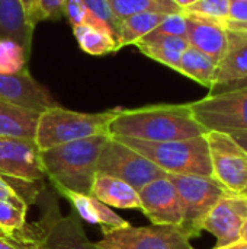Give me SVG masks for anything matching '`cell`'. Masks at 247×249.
Returning <instances> with one entry per match:
<instances>
[{"label":"cell","mask_w":247,"mask_h":249,"mask_svg":"<svg viewBox=\"0 0 247 249\" xmlns=\"http://www.w3.org/2000/svg\"><path fill=\"white\" fill-rule=\"evenodd\" d=\"M83 4L96 16L99 18L112 32L115 39L118 41V34H119V20L115 18L112 13V9L108 3V0H82Z\"/></svg>","instance_id":"obj_30"},{"label":"cell","mask_w":247,"mask_h":249,"mask_svg":"<svg viewBox=\"0 0 247 249\" xmlns=\"http://www.w3.org/2000/svg\"><path fill=\"white\" fill-rule=\"evenodd\" d=\"M38 244L42 249H99L90 242L76 214L60 216L58 209L47 210L42 220L35 225Z\"/></svg>","instance_id":"obj_11"},{"label":"cell","mask_w":247,"mask_h":249,"mask_svg":"<svg viewBox=\"0 0 247 249\" xmlns=\"http://www.w3.org/2000/svg\"><path fill=\"white\" fill-rule=\"evenodd\" d=\"M0 102L44 112L60 107L51 93L26 70L16 74H0Z\"/></svg>","instance_id":"obj_14"},{"label":"cell","mask_w":247,"mask_h":249,"mask_svg":"<svg viewBox=\"0 0 247 249\" xmlns=\"http://www.w3.org/2000/svg\"><path fill=\"white\" fill-rule=\"evenodd\" d=\"M108 3L119 22L140 12H157L165 15L183 13V10L173 3V0H108Z\"/></svg>","instance_id":"obj_25"},{"label":"cell","mask_w":247,"mask_h":249,"mask_svg":"<svg viewBox=\"0 0 247 249\" xmlns=\"http://www.w3.org/2000/svg\"><path fill=\"white\" fill-rule=\"evenodd\" d=\"M67 0H38V10L41 20L44 19H61L66 16Z\"/></svg>","instance_id":"obj_32"},{"label":"cell","mask_w":247,"mask_h":249,"mask_svg":"<svg viewBox=\"0 0 247 249\" xmlns=\"http://www.w3.org/2000/svg\"><path fill=\"white\" fill-rule=\"evenodd\" d=\"M115 114L116 109L99 114L76 112L61 107L47 109L39 115L35 143L39 150H47L76 140L109 134V125Z\"/></svg>","instance_id":"obj_4"},{"label":"cell","mask_w":247,"mask_h":249,"mask_svg":"<svg viewBox=\"0 0 247 249\" xmlns=\"http://www.w3.org/2000/svg\"><path fill=\"white\" fill-rule=\"evenodd\" d=\"M239 241L242 242H247V219L245 220L242 229H240V235H239Z\"/></svg>","instance_id":"obj_40"},{"label":"cell","mask_w":247,"mask_h":249,"mask_svg":"<svg viewBox=\"0 0 247 249\" xmlns=\"http://www.w3.org/2000/svg\"><path fill=\"white\" fill-rule=\"evenodd\" d=\"M165 13L157 12H140L134 13L119 22L118 45L119 48L134 45L137 41L153 32L166 18Z\"/></svg>","instance_id":"obj_23"},{"label":"cell","mask_w":247,"mask_h":249,"mask_svg":"<svg viewBox=\"0 0 247 249\" xmlns=\"http://www.w3.org/2000/svg\"><path fill=\"white\" fill-rule=\"evenodd\" d=\"M96 174L125 181L137 191L154 179L167 177L165 171H162L147 158L128 147L127 144L118 142L112 136L109 137L99 156Z\"/></svg>","instance_id":"obj_7"},{"label":"cell","mask_w":247,"mask_h":249,"mask_svg":"<svg viewBox=\"0 0 247 249\" xmlns=\"http://www.w3.org/2000/svg\"><path fill=\"white\" fill-rule=\"evenodd\" d=\"M38 182H25L19 179H12L0 174V201H7L19 209L26 210L35 198L36 190L31 187Z\"/></svg>","instance_id":"obj_26"},{"label":"cell","mask_w":247,"mask_h":249,"mask_svg":"<svg viewBox=\"0 0 247 249\" xmlns=\"http://www.w3.org/2000/svg\"><path fill=\"white\" fill-rule=\"evenodd\" d=\"M230 0H197L194 4L183 9V13L198 15L208 19L224 20L229 18Z\"/></svg>","instance_id":"obj_28"},{"label":"cell","mask_w":247,"mask_h":249,"mask_svg":"<svg viewBox=\"0 0 247 249\" xmlns=\"http://www.w3.org/2000/svg\"><path fill=\"white\" fill-rule=\"evenodd\" d=\"M195 1H197V0H173V3H175V4H178L182 10H183V9H186L188 6L194 4Z\"/></svg>","instance_id":"obj_39"},{"label":"cell","mask_w":247,"mask_h":249,"mask_svg":"<svg viewBox=\"0 0 247 249\" xmlns=\"http://www.w3.org/2000/svg\"><path fill=\"white\" fill-rule=\"evenodd\" d=\"M39 112L0 102V137H23L35 140Z\"/></svg>","instance_id":"obj_21"},{"label":"cell","mask_w":247,"mask_h":249,"mask_svg":"<svg viewBox=\"0 0 247 249\" xmlns=\"http://www.w3.org/2000/svg\"><path fill=\"white\" fill-rule=\"evenodd\" d=\"M247 219V198L229 191L211 209L202 223V231L215 236L217 245L224 247L239 241L240 229Z\"/></svg>","instance_id":"obj_12"},{"label":"cell","mask_w":247,"mask_h":249,"mask_svg":"<svg viewBox=\"0 0 247 249\" xmlns=\"http://www.w3.org/2000/svg\"><path fill=\"white\" fill-rule=\"evenodd\" d=\"M0 238H9V236H6V235H3V233H0Z\"/></svg>","instance_id":"obj_42"},{"label":"cell","mask_w":247,"mask_h":249,"mask_svg":"<svg viewBox=\"0 0 247 249\" xmlns=\"http://www.w3.org/2000/svg\"><path fill=\"white\" fill-rule=\"evenodd\" d=\"M20 3L32 25H36L38 22H41L39 10H38V0H20Z\"/></svg>","instance_id":"obj_35"},{"label":"cell","mask_w":247,"mask_h":249,"mask_svg":"<svg viewBox=\"0 0 247 249\" xmlns=\"http://www.w3.org/2000/svg\"><path fill=\"white\" fill-rule=\"evenodd\" d=\"M227 19L237 20V22H247V0H230Z\"/></svg>","instance_id":"obj_33"},{"label":"cell","mask_w":247,"mask_h":249,"mask_svg":"<svg viewBox=\"0 0 247 249\" xmlns=\"http://www.w3.org/2000/svg\"><path fill=\"white\" fill-rule=\"evenodd\" d=\"M58 193L63 194L71 203L76 213L83 220H86L90 225H99L103 233L119 229V228H125L130 225L127 220L119 217L111 207H108L106 204H103L102 201H99L96 197L90 194H79V193H73L67 190H63Z\"/></svg>","instance_id":"obj_17"},{"label":"cell","mask_w":247,"mask_h":249,"mask_svg":"<svg viewBox=\"0 0 247 249\" xmlns=\"http://www.w3.org/2000/svg\"><path fill=\"white\" fill-rule=\"evenodd\" d=\"M188 18L186 39L191 47L220 61L227 50V29L220 20L185 13Z\"/></svg>","instance_id":"obj_16"},{"label":"cell","mask_w":247,"mask_h":249,"mask_svg":"<svg viewBox=\"0 0 247 249\" xmlns=\"http://www.w3.org/2000/svg\"><path fill=\"white\" fill-rule=\"evenodd\" d=\"M99 249H195L189 236L176 226H125L103 233Z\"/></svg>","instance_id":"obj_8"},{"label":"cell","mask_w":247,"mask_h":249,"mask_svg":"<svg viewBox=\"0 0 247 249\" xmlns=\"http://www.w3.org/2000/svg\"><path fill=\"white\" fill-rule=\"evenodd\" d=\"M141 212L156 226H176L182 225V207L175 185L166 178H159L140 191Z\"/></svg>","instance_id":"obj_13"},{"label":"cell","mask_w":247,"mask_h":249,"mask_svg":"<svg viewBox=\"0 0 247 249\" xmlns=\"http://www.w3.org/2000/svg\"><path fill=\"white\" fill-rule=\"evenodd\" d=\"M218 63L220 61H217L215 58L189 45L181 57L178 71L195 80L197 83L211 89L217 76Z\"/></svg>","instance_id":"obj_22"},{"label":"cell","mask_w":247,"mask_h":249,"mask_svg":"<svg viewBox=\"0 0 247 249\" xmlns=\"http://www.w3.org/2000/svg\"><path fill=\"white\" fill-rule=\"evenodd\" d=\"M0 249H42L38 244V238L33 242L16 241L12 238H0Z\"/></svg>","instance_id":"obj_34"},{"label":"cell","mask_w":247,"mask_h":249,"mask_svg":"<svg viewBox=\"0 0 247 249\" xmlns=\"http://www.w3.org/2000/svg\"><path fill=\"white\" fill-rule=\"evenodd\" d=\"M111 134L93 136L41 150L45 177L57 191L90 194L99 156Z\"/></svg>","instance_id":"obj_2"},{"label":"cell","mask_w":247,"mask_h":249,"mask_svg":"<svg viewBox=\"0 0 247 249\" xmlns=\"http://www.w3.org/2000/svg\"><path fill=\"white\" fill-rule=\"evenodd\" d=\"M240 194H242V196H245V197L247 198V182H246V185H245V188H243V191H242Z\"/></svg>","instance_id":"obj_41"},{"label":"cell","mask_w":247,"mask_h":249,"mask_svg":"<svg viewBox=\"0 0 247 249\" xmlns=\"http://www.w3.org/2000/svg\"><path fill=\"white\" fill-rule=\"evenodd\" d=\"M0 174L25 182H41L45 171L35 140L0 137Z\"/></svg>","instance_id":"obj_10"},{"label":"cell","mask_w":247,"mask_h":249,"mask_svg":"<svg viewBox=\"0 0 247 249\" xmlns=\"http://www.w3.org/2000/svg\"><path fill=\"white\" fill-rule=\"evenodd\" d=\"M66 16L68 18V20H70V23L73 26H76V25H92V26L109 31V28L99 18H96L83 4L82 0H67V3H66Z\"/></svg>","instance_id":"obj_29"},{"label":"cell","mask_w":247,"mask_h":249,"mask_svg":"<svg viewBox=\"0 0 247 249\" xmlns=\"http://www.w3.org/2000/svg\"><path fill=\"white\" fill-rule=\"evenodd\" d=\"M33 29L20 0H0V38L16 41L31 55Z\"/></svg>","instance_id":"obj_18"},{"label":"cell","mask_w":247,"mask_h":249,"mask_svg":"<svg viewBox=\"0 0 247 249\" xmlns=\"http://www.w3.org/2000/svg\"><path fill=\"white\" fill-rule=\"evenodd\" d=\"M247 88V34L227 29V50L218 63L208 95Z\"/></svg>","instance_id":"obj_15"},{"label":"cell","mask_w":247,"mask_h":249,"mask_svg":"<svg viewBox=\"0 0 247 249\" xmlns=\"http://www.w3.org/2000/svg\"><path fill=\"white\" fill-rule=\"evenodd\" d=\"M73 34L80 45V48L92 55H105L119 50L115 36L102 28L92 25H76L73 26Z\"/></svg>","instance_id":"obj_24"},{"label":"cell","mask_w":247,"mask_h":249,"mask_svg":"<svg viewBox=\"0 0 247 249\" xmlns=\"http://www.w3.org/2000/svg\"><path fill=\"white\" fill-rule=\"evenodd\" d=\"M245 150L247 152V131H240V133H233L230 134Z\"/></svg>","instance_id":"obj_37"},{"label":"cell","mask_w":247,"mask_h":249,"mask_svg":"<svg viewBox=\"0 0 247 249\" xmlns=\"http://www.w3.org/2000/svg\"><path fill=\"white\" fill-rule=\"evenodd\" d=\"M157 35H172V36H183L188 34V18L185 13H173L167 15L165 20L151 32Z\"/></svg>","instance_id":"obj_31"},{"label":"cell","mask_w":247,"mask_h":249,"mask_svg":"<svg viewBox=\"0 0 247 249\" xmlns=\"http://www.w3.org/2000/svg\"><path fill=\"white\" fill-rule=\"evenodd\" d=\"M205 137L214 179L240 194L247 182V152L229 133L208 131Z\"/></svg>","instance_id":"obj_9"},{"label":"cell","mask_w":247,"mask_h":249,"mask_svg":"<svg viewBox=\"0 0 247 249\" xmlns=\"http://www.w3.org/2000/svg\"><path fill=\"white\" fill-rule=\"evenodd\" d=\"M207 131L195 120L189 104L151 105L116 109L109 134L144 142H173L204 136Z\"/></svg>","instance_id":"obj_1"},{"label":"cell","mask_w":247,"mask_h":249,"mask_svg":"<svg viewBox=\"0 0 247 249\" xmlns=\"http://www.w3.org/2000/svg\"><path fill=\"white\" fill-rule=\"evenodd\" d=\"M90 196L96 197L108 207L141 210L138 191L125 181L114 177L96 174L90 188Z\"/></svg>","instance_id":"obj_19"},{"label":"cell","mask_w":247,"mask_h":249,"mask_svg":"<svg viewBox=\"0 0 247 249\" xmlns=\"http://www.w3.org/2000/svg\"><path fill=\"white\" fill-rule=\"evenodd\" d=\"M195 120L208 131L240 133L247 131V88L230 90L191 102Z\"/></svg>","instance_id":"obj_6"},{"label":"cell","mask_w":247,"mask_h":249,"mask_svg":"<svg viewBox=\"0 0 247 249\" xmlns=\"http://www.w3.org/2000/svg\"><path fill=\"white\" fill-rule=\"evenodd\" d=\"M205 134L173 142H144L130 137H112L147 158L166 174L214 178Z\"/></svg>","instance_id":"obj_3"},{"label":"cell","mask_w":247,"mask_h":249,"mask_svg":"<svg viewBox=\"0 0 247 249\" xmlns=\"http://www.w3.org/2000/svg\"><path fill=\"white\" fill-rule=\"evenodd\" d=\"M167 179L175 185L181 201V229L189 236V239L198 238L202 232L205 217L229 190L217 179L208 177L167 174Z\"/></svg>","instance_id":"obj_5"},{"label":"cell","mask_w":247,"mask_h":249,"mask_svg":"<svg viewBox=\"0 0 247 249\" xmlns=\"http://www.w3.org/2000/svg\"><path fill=\"white\" fill-rule=\"evenodd\" d=\"M29 54L13 39L0 38V74H16L26 70Z\"/></svg>","instance_id":"obj_27"},{"label":"cell","mask_w":247,"mask_h":249,"mask_svg":"<svg viewBox=\"0 0 247 249\" xmlns=\"http://www.w3.org/2000/svg\"><path fill=\"white\" fill-rule=\"evenodd\" d=\"M134 45L148 58L156 60L178 71L181 57L189 47V42L183 36L157 35L150 32Z\"/></svg>","instance_id":"obj_20"},{"label":"cell","mask_w":247,"mask_h":249,"mask_svg":"<svg viewBox=\"0 0 247 249\" xmlns=\"http://www.w3.org/2000/svg\"><path fill=\"white\" fill-rule=\"evenodd\" d=\"M223 23V26L229 31H234V32H242L247 34V22H237V20H230V19H224L220 20Z\"/></svg>","instance_id":"obj_36"},{"label":"cell","mask_w":247,"mask_h":249,"mask_svg":"<svg viewBox=\"0 0 247 249\" xmlns=\"http://www.w3.org/2000/svg\"><path fill=\"white\" fill-rule=\"evenodd\" d=\"M213 249H247V242L236 241V242L229 244V245H224V247H214Z\"/></svg>","instance_id":"obj_38"}]
</instances>
